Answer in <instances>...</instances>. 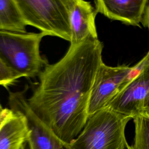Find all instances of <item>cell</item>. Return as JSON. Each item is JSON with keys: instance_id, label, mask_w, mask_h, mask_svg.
I'll return each instance as SVG.
<instances>
[{"instance_id": "10", "label": "cell", "mask_w": 149, "mask_h": 149, "mask_svg": "<svg viewBox=\"0 0 149 149\" xmlns=\"http://www.w3.org/2000/svg\"><path fill=\"white\" fill-rule=\"evenodd\" d=\"M97 13L125 24L140 26L148 4L147 0H97L94 2Z\"/></svg>"}, {"instance_id": "15", "label": "cell", "mask_w": 149, "mask_h": 149, "mask_svg": "<svg viewBox=\"0 0 149 149\" xmlns=\"http://www.w3.org/2000/svg\"><path fill=\"white\" fill-rule=\"evenodd\" d=\"M143 113H145V114H147V115H149V93H148V96H147V99H146V102H145Z\"/></svg>"}, {"instance_id": "9", "label": "cell", "mask_w": 149, "mask_h": 149, "mask_svg": "<svg viewBox=\"0 0 149 149\" xmlns=\"http://www.w3.org/2000/svg\"><path fill=\"white\" fill-rule=\"evenodd\" d=\"M29 127L20 112L4 108L0 115V149H26Z\"/></svg>"}, {"instance_id": "1", "label": "cell", "mask_w": 149, "mask_h": 149, "mask_svg": "<svg viewBox=\"0 0 149 149\" xmlns=\"http://www.w3.org/2000/svg\"><path fill=\"white\" fill-rule=\"evenodd\" d=\"M98 39L70 45L57 62L48 64L27 102L63 146L79 135L88 119V107L97 71L102 62Z\"/></svg>"}, {"instance_id": "8", "label": "cell", "mask_w": 149, "mask_h": 149, "mask_svg": "<svg viewBox=\"0 0 149 149\" xmlns=\"http://www.w3.org/2000/svg\"><path fill=\"white\" fill-rule=\"evenodd\" d=\"M71 41L76 45L86 40L98 39L95 26V9L90 2L69 0Z\"/></svg>"}, {"instance_id": "11", "label": "cell", "mask_w": 149, "mask_h": 149, "mask_svg": "<svg viewBox=\"0 0 149 149\" xmlns=\"http://www.w3.org/2000/svg\"><path fill=\"white\" fill-rule=\"evenodd\" d=\"M26 26L16 0H0V30L26 33Z\"/></svg>"}, {"instance_id": "3", "label": "cell", "mask_w": 149, "mask_h": 149, "mask_svg": "<svg viewBox=\"0 0 149 149\" xmlns=\"http://www.w3.org/2000/svg\"><path fill=\"white\" fill-rule=\"evenodd\" d=\"M42 33H15L0 30V59L20 77H34L48 64L40 53Z\"/></svg>"}, {"instance_id": "4", "label": "cell", "mask_w": 149, "mask_h": 149, "mask_svg": "<svg viewBox=\"0 0 149 149\" xmlns=\"http://www.w3.org/2000/svg\"><path fill=\"white\" fill-rule=\"evenodd\" d=\"M27 26L70 42L69 0H16Z\"/></svg>"}, {"instance_id": "7", "label": "cell", "mask_w": 149, "mask_h": 149, "mask_svg": "<svg viewBox=\"0 0 149 149\" xmlns=\"http://www.w3.org/2000/svg\"><path fill=\"white\" fill-rule=\"evenodd\" d=\"M148 93L149 65L144 62L141 69L129 80L107 108L133 119L143 113Z\"/></svg>"}, {"instance_id": "6", "label": "cell", "mask_w": 149, "mask_h": 149, "mask_svg": "<svg viewBox=\"0 0 149 149\" xmlns=\"http://www.w3.org/2000/svg\"><path fill=\"white\" fill-rule=\"evenodd\" d=\"M8 104L10 109L22 113L27 120L29 149H66L62 142L32 110L24 91L10 92Z\"/></svg>"}, {"instance_id": "12", "label": "cell", "mask_w": 149, "mask_h": 149, "mask_svg": "<svg viewBox=\"0 0 149 149\" xmlns=\"http://www.w3.org/2000/svg\"><path fill=\"white\" fill-rule=\"evenodd\" d=\"M134 138L132 145L127 144V149H149V115L142 113L133 119Z\"/></svg>"}, {"instance_id": "5", "label": "cell", "mask_w": 149, "mask_h": 149, "mask_svg": "<svg viewBox=\"0 0 149 149\" xmlns=\"http://www.w3.org/2000/svg\"><path fill=\"white\" fill-rule=\"evenodd\" d=\"M139 71L137 64L109 66L103 62L100 65L95 78L89 99L88 118L95 112L106 108L112 100L126 86L130 76Z\"/></svg>"}, {"instance_id": "16", "label": "cell", "mask_w": 149, "mask_h": 149, "mask_svg": "<svg viewBox=\"0 0 149 149\" xmlns=\"http://www.w3.org/2000/svg\"><path fill=\"white\" fill-rule=\"evenodd\" d=\"M145 64L146 65H149V51L148 52V53L147 54V55L144 56V58H143Z\"/></svg>"}, {"instance_id": "14", "label": "cell", "mask_w": 149, "mask_h": 149, "mask_svg": "<svg viewBox=\"0 0 149 149\" xmlns=\"http://www.w3.org/2000/svg\"><path fill=\"white\" fill-rule=\"evenodd\" d=\"M141 23L143 24L144 26L147 27L149 30V1L146 8L145 13Z\"/></svg>"}, {"instance_id": "13", "label": "cell", "mask_w": 149, "mask_h": 149, "mask_svg": "<svg viewBox=\"0 0 149 149\" xmlns=\"http://www.w3.org/2000/svg\"><path fill=\"white\" fill-rule=\"evenodd\" d=\"M20 77V76L6 66L0 59V86L7 89Z\"/></svg>"}, {"instance_id": "2", "label": "cell", "mask_w": 149, "mask_h": 149, "mask_svg": "<svg viewBox=\"0 0 149 149\" xmlns=\"http://www.w3.org/2000/svg\"><path fill=\"white\" fill-rule=\"evenodd\" d=\"M132 118L108 108L90 116L79 135L66 149H125V128Z\"/></svg>"}, {"instance_id": "17", "label": "cell", "mask_w": 149, "mask_h": 149, "mask_svg": "<svg viewBox=\"0 0 149 149\" xmlns=\"http://www.w3.org/2000/svg\"><path fill=\"white\" fill-rule=\"evenodd\" d=\"M3 109H4V108L2 107V106L1 105V103H0V115H1V113H2V112L3 111Z\"/></svg>"}]
</instances>
